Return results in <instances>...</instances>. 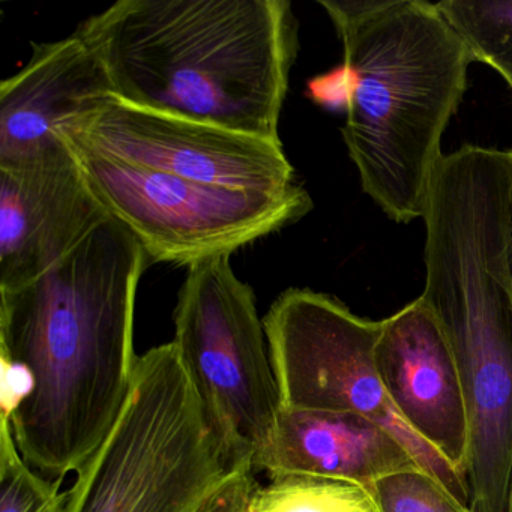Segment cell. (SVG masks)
Masks as SVG:
<instances>
[{"mask_svg":"<svg viewBox=\"0 0 512 512\" xmlns=\"http://www.w3.org/2000/svg\"><path fill=\"white\" fill-rule=\"evenodd\" d=\"M148 260L109 215L46 274L0 290V359L31 377L25 403L0 421L46 478L79 472L124 413L139 359L137 287Z\"/></svg>","mask_w":512,"mask_h":512,"instance_id":"1","label":"cell"},{"mask_svg":"<svg viewBox=\"0 0 512 512\" xmlns=\"http://www.w3.org/2000/svg\"><path fill=\"white\" fill-rule=\"evenodd\" d=\"M76 34L122 103L281 142L299 49L292 2L121 0Z\"/></svg>","mask_w":512,"mask_h":512,"instance_id":"2","label":"cell"},{"mask_svg":"<svg viewBox=\"0 0 512 512\" xmlns=\"http://www.w3.org/2000/svg\"><path fill=\"white\" fill-rule=\"evenodd\" d=\"M343 43V139L389 220L424 217L442 137L473 59L427 0H322Z\"/></svg>","mask_w":512,"mask_h":512,"instance_id":"3","label":"cell"},{"mask_svg":"<svg viewBox=\"0 0 512 512\" xmlns=\"http://www.w3.org/2000/svg\"><path fill=\"white\" fill-rule=\"evenodd\" d=\"M427 304L460 373L472 512H505L512 481V182L442 179L425 205Z\"/></svg>","mask_w":512,"mask_h":512,"instance_id":"4","label":"cell"},{"mask_svg":"<svg viewBox=\"0 0 512 512\" xmlns=\"http://www.w3.org/2000/svg\"><path fill=\"white\" fill-rule=\"evenodd\" d=\"M241 472L172 341L137 359L124 413L67 488V512H209Z\"/></svg>","mask_w":512,"mask_h":512,"instance_id":"5","label":"cell"},{"mask_svg":"<svg viewBox=\"0 0 512 512\" xmlns=\"http://www.w3.org/2000/svg\"><path fill=\"white\" fill-rule=\"evenodd\" d=\"M173 322V344L230 464L254 473L277 427L281 400L256 295L236 277L230 256L188 268Z\"/></svg>","mask_w":512,"mask_h":512,"instance_id":"6","label":"cell"},{"mask_svg":"<svg viewBox=\"0 0 512 512\" xmlns=\"http://www.w3.org/2000/svg\"><path fill=\"white\" fill-rule=\"evenodd\" d=\"M263 325L281 410L352 413L374 422L470 508L463 476L404 424L386 394L376 365L382 320L358 316L326 293L289 289Z\"/></svg>","mask_w":512,"mask_h":512,"instance_id":"7","label":"cell"},{"mask_svg":"<svg viewBox=\"0 0 512 512\" xmlns=\"http://www.w3.org/2000/svg\"><path fill=\"white\" fill-rule=\"evenodd\" d=\"M70 148L95 199L154 262L190 268L232 256L313 209L301 184L278 193L215 187Z\"/></svg>","mask_w":512,"mask_h":512,"instance_id":"8","label":"cell"},{"mask_svg":"<svg viewBox=\"0 0 512 512\" xmlns=\"http://www.w3.org/2000/svg\"><path fill=\"white\" fill-rule=\"evenodd\" d=\"M68 145L199 184L278 193L299 184L283 143L110 98Z\"/></svg>","mask_w":512,"mask_h":512,"instance_id":"9","label":"cell"},{"mask_svg":"<svg viewBox=\"0 0 512 512\" xmlns=\"http://www.w3.org/2000/svg\"><path fill=\"white\" fill-rule=\"evenodd\" d=\"M107 217L67 140L0 164V290L46 274Z\"/></svg>","mask_w":512,"mask_h":512,"instance_id":"10","label":"cell"},{"mask_svg":"<svg viewBox=\"0 0 512 512\" xmlns=\"http://www.w3.org/2000/svg\"><path fill=\"white\" fill-rule=\"evenodd\" d=\"M376 365L404 424L464 479L469 425L460 373L445 334L421 296L382 320Z\"/></svg>","mask_w":512,"mask_h":512,"instance_id":"11","label":"cell"},{"mask_svg":"<svg viewBox=\"0 0 512 512\" xmlns=\"http://www.w3.org/2000/svg\"><path fill=\"white\" fill-rule=\"evenodd\" d=\"M110 98L109 76L79 35L34 44L26 67L0 83V164L61 145Z\"/></svg>","mask_w":512,"mask_h":512,"instance_id":"12","label":"cell"},{"mask_svg":"<svg viewBox=\"0 0 512 512\" xmlns=\"http://www.w3.org/2000/svg\"><path fill=\"white\" fill-rule=\"evenodd\" d=\"M413 469L421 464L394 434L352 413L281 410L271 442L254 461V473L268 478L323 476L365 488Z\"/></svg>","mask_w":512,"mask_h":512,"instance_id":"13","label":"cell"},{"mask_svg":"<svg viewBox=\"0 0 512 512\" xmlns=\"http://www.w3.org/2000/svg\"><path fill=\"white\" fill-rule=\"evenodd\" d=\"M247 512H379L364 485L313 475H280L257 484Z\"/></svg>","mask_w":512,"mask_h":512,"instance_id":"14","label":"cell"},{"mask_svg":"<svg viewBox=\"0 0 512 512\" xmlns=\"http://www.w3.org/2000/svg\"><path fill=\"white\" fill-rule=\"evenodd\" d=\"M436 7L473 62L490 65L512 89V0H442Z\"/></svg>","mask_w":512,"mask_h":512,"instance_id":"15","label":"cell"},{"mask_svg":"<svg viewBox=\"0 0 512 512\" xmlns=\"http://www.w3.org/2000/svg\"><path fill=\"white\" fill-rule=\"evenodd\" d=\"M62 482L35 472L20 454L7 422L0 421V512H67Z\"/></svg>","mask_w":512,"mask_h":512,"instance_id":"16","label":"cell"},{"mask_svg":"<svg viewBox=\"0 0 512 512\" xmlns=\"http://www.w3.org/2000/svg\"><path fill=\"white\" fill-rule=\"evenodd\" d=\"M379 512H472L445 485L422 469L377 479L368 487Z\"/></svg>","mask_w":512,"mask_h":512,"instance_id":"17","label":"cell"},{"mask_svg":"<svg viewBox=\"0 0 512 512\" xmlns=\"http://www.w3.org/2000/svg\"><path fill=\"white\" fill-rule=\"evenodd\" d=\"M256 485L254 473H239L220 494L209 512H247L248 500Z\"/></svg>","mask_w":512,"mask_h":512,"instance_id":"18","label":"cell"},{"mask_svg":"<svg viewBox=\"0 0 512 512\" xmlns=\"http://www.w3.org/2000/svg\"><path fill=\"white\" fill-rule=\"evenodd\" d=\"M505 512H512V481L511 487H509L508 502H506Z\"/></svg>","mask_w":512,"mask_h":512,"instance_id":"19","label":"cell"},{"mask_svg":"<svg viewBox=\"0 0 512 512\" xmlns=\"http://www.w3.org/2000/svg\"><path fill=\"white\" fill-rule=\"evenodd\" d=\"M464 146H475V145H464ZM464 146H461V148H464ZM481 148H482V146H481ZM506 152H509V151H506ZM511 154H512V152H511Z\"/></svg>","mask_w":512,"mask_h":512,"instance_id":"20","label":"cell"}]
</instances>
